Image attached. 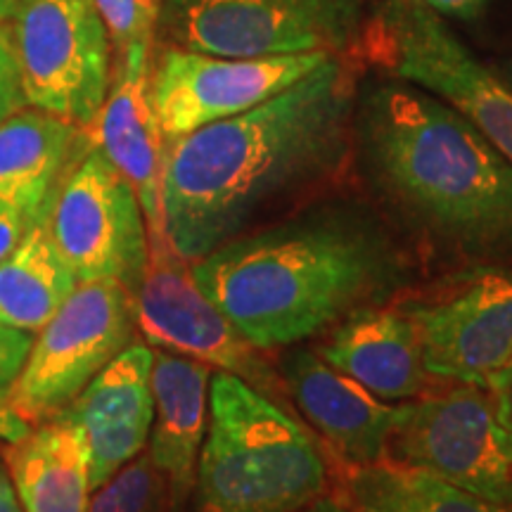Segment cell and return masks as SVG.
<instances>
[{"instance_id":"obj_1","label":"cell","mask_w":512,"mask_h":512,"mask_svg":"<svg viewBox=\"0 0 512 512\" xmlns=\"http://www.w3.org/2000/svg\"><path fill=\"white\" fill-rule=\"evenodd\" d=\"M356 81L332 55L283 93L164 145L166 238L195 264L268 204L330 176L354 138Z\"/></svg>"},{"instance_id":"obj_2","label":"cell","mask_w":512,"mask_h":512,"mask_svg":"<svg viewBox=\"0 0 512 512\" xmlns=\"http://www.w3.org/2000/svg\"><path fill=\"white\" fill-rule=\"evenodd\" d=\"M190 273L261 351L292 347L389 302L406 283L408 261L375 216L330 204L240 233L197 259Z\"/></svg>"},{"instance_id":"obj_3","label":"cell","mask_w":512,"mask_h":512,"mask_svg":"<svg viewBox=\"0 0 512 512\" xmlns=\"http://www.w3.org/2000/svg\"><path fill=\"white\" fill-rule=\"evenodd\" d=\"M354 136L387 202L446 252L512 259V164L463 114L406 81L356 100Z\"/></svg>"},{"instance_id":"obj_4","label":"cell","mask_w":512,"mask_h":512,"mask_svg":"<svg viewBox=\"0 0 512 512\" xmlns=\"http://www.w3.org/2000/svg\"><path fill=\"white\" fill-rule=\"evenodd\" d=\"M200 512H297L325 496L316 441L266 394L219 370L197 458Z\"/></svg>"},{"instance_id":"obj_5","label":"cell","mask_w":512,"mask_h":512,"mask_svg":"<svg viewBox=\"0 0 512 512\" xmlns=\"http://www.w3.org/2000/svg\"><path fill=\"white\" fill-rule=\"evenodd\" d=\"M361 41L392 79L437 95L512 164V86L479 62L441 12L420 0H384Z\"/></svg>"},{"instance_id":"obj_6","label":"cell","mask_w":512,"mask_h":512,"mask_svg":"<svg viewBox=\"0 0 512 512\" xmlns=\"http://www.w3.org/2000/svg\"><path fill=\"white\" fill-rule=\"evenodd\" d=\"M166 41L219 57L342 55L366 29V0H162Z\"/></svg>"},{"instance_id":"obj_7","label":"cell","mask_w":512,"mask_h":512,"mask_svg":"<svg viewBox=\"0 0 512 512\" xmlns=\"http://www.w3.org/2000/svg\"><path fill=\"white\" fill-rule=\"evenodd\" d=\"M48 223L79 283L112 280L133 297L150 261L145 214L133 185L91 136L50 197Z\"/></svg>"},{"instance_id":"obj_8","label":"cell","mask_w":512,"mask_h":512,"mask_svg":"<svg viewBox=\"0 0 512 512\" xmlns=\"http://www.w3.org/2000/svg\"><path fill=\"white\" fill-rule=\"evenodd\" d=\"M10 22L29 107L91 128L114 74L95 0H17Z\"/></svg>"},{"instance_id":"obj_9","label":"cell","mask_w":512,"mask_h":512,"mask_svg":"<svg viewBox=\"0 0 512 512\" xmlns=\"http://www.w3.org/2000/svg\"><path fill=\"white\" fill-rule=\"evenodd\" d=\"M133 297L119 283H79L36 332L5 399L31 427L53 418L83 392L133 337Z\"/></svg>"},{"instance_id":"obj_10","label":"cell","mask_w":512,"mask_h":512,"mask_svg":"<svg viewBox=\"0 0 512 512\" xmlns=\"http://www.w3.org/2000/svg\"><path fill=\"white\" fill-rule=\"evenodd\" d=\"M394 460L422 467L484 501L512 508V430L477 384L401 406Z\"/></svg>"},{"instance_id":"obj_11","label":"cell","mask_w":512,"mask_h":512,"mask_svg":"<svg viewBox=\"0 0 512 512\" xmlns=\"http://www.w3.org/2000/svg\"><path fill=\"white\" fill-rule=\"evenodd\" d=\"M328 57L332 55L219 57L169 46L152 69V105L164 143L259 107Z\"/></svg>"},{"instance_id":"obj_12","label":"cell","mask_w":512,"mask_h":512,"mask_svg":"<svg viewBox=\"0 0 512 512\" xmlns=\"http://www.w3.org/2000/svg\"><path fill=\"white\" fill-rule=\"evenodd\" d=\"M188 266L174 249L150 254L133 292V318L140 332L152 347L240 377L271 399L278 394V377L256 354L259 349L200 290Z\"/></svg>"},{"instance_id":"obj_13","label":"cell","mask_w":512,"mask_h":512,"mask_svg":"<svg viewBox=\"0 0 512 512\" xmlns=\"http://www.w3.org/2000/svg\"><path fill=\"white\" fill-rule=\"evenodd\" d=\"M401 311L418 332L427 375L484 387L512 354V266L479 268Z\"/></svg>"},{"instance_id":"obj_14","label":"cell","mask_w":512,"mask_h":512,"mask_svg":"<svg viewBox=\"0 0 512 512\" xmlns=\"http://www.w3.org/2000/svg\"><path fill=\"white\" fill-rule=\"evenodd\" d=\"M152 48L117 57L112 86L91 128L83 131L105 152L136 190L143 207L150 254L171 249L164 228L162 164L164 136L152 105Z\"/></svg>"},{"instance_id":"obj_15","label":"cell","mask_w":512,"mask_h":512,"mask_svg":"<svg viewBox=\"0 0 512 512\" xmlns=\"http://www.w3.org/2000/svg\"><path fill=\"white\" fill-rule=\"evenodd\" d=\"M152 358L145 344H128L64 408L91 444V486L100 489L140 456L152 432Z\"/></svg>"},{"instance_id":"obj_16","label":"cell","mask_w":512,"mask_h":512,"mask_svg":"<svg viewBox=\"0 0 512 512\" xmlns=\"http://www.w3.org/2000/svg\"><path fill=\"white\" fill-rule=\"evenodd\" d=\"M280 373L299 411L339 458L351 467L384 460L401 406H387L380 396L304 349L290 351Z\"/></svg>"},{"instance_id":"obj_17","label":"cell","mask_w":512,"mask_h":512,"mask_svg":"<svg viewBox=\"0 0 512 512\" xmlns=\"http://www.w3.org/2000/svg\"><path fill=\"white\" fill-rule=\"evenodd\" d=\"M318 356L382 401L415 399L425 389L420 339L403 311L370 306L351 313Z\"/></svg>"},{"instance_id":"obj_18","label":"cell","mask_w":512,"mask_h":512,"mask_svg":"<svg viewBox=\"0 0 512 512\" xmlns=\"http://www.w3.org/2000/svg\"><path fill=\"white\" fill-rule=\"evenodd\" d=\"M150 460L169 484L171 503L183 505L195 486L197 458L207 434L211 370L192 358L157 351L152 358Z\"/></svg>"},{"instance_id":"obj_19","label":"cell","mask_w":512,"mask_h":512,"mask_svg":"<svg viewBox=\"0 0 512 512\" xmlns=\"http://www.w3.org/2000/svg\"><path fill=\"white\" fill-rule=\"evenodd\" d=\"M24 512H86L91 503V444L67 411L38 422L3 451Z\"/></svg>"},{"instance_id":"obj_20","label":"cell","mask_w":512,"mask_h":512,"mask_svg":"<svg viewBox=\"0 0 512 512\" xmlns=\"http://www.w3.org/2000/svg\"><path fill=\"white\" fill-rule=\"evenodd\" d=\"M88 133L55 114L17 112L0 124V209L36 219Z\"/></svg>"},{"instance_id":"obj_21","label":"cell","mask_w":512,"mask_h":512,"mask_svg":"<svg viewBox=\"0 0 512 512\" xmlns=\"http://www.w3.org/2000/svg\"><path fill=\"white\" fill-rule=\"evenodd\" d=\"M76 285L79 278L50 233L46 204L19 245L0 261V323L34 337Z\"/></svg>"},{"instance_id":"obj_22","label":"cell","mask_w":512,"mask_h":512,"mask_svg":"<svg viewBox=\"0 0 512 512\" xmlns=\"http://www.w3.org/2000/svg\"><path fill=\"white\" fill-rule=\"evenodd\" d=\"M344 489L354 512H512L399 460L351 467Z\"/></svg>"},{"instance_id":"obj_23","label":"cell","mask_w":512,"mask_h":512,"mask_svg":"<svg viewBox=\"0 0 512 512\" xmlns=\"http://www.w3.org/2000/svg\"><path fill=\"white\" fill-rule=\"evenodd\" d=\"M93 494L86 512H157L159 472L150 456L133 458Z\"/></svg>"},{"instance_id":"obj_24","label":"cell","mask_w":512,"mask_h":512,"mask_svg":"<svg viewBox=\"0 0 512 512\" xmlns=\"http://www.w3.org/2000/svg\"><path fill=\"white\" fill-rule=\"evenodd\" d=\"M110 31L114 57L133 48H152L162 0H95Z\"/></svg>"},{"instance_id":"obj_25","label":"cell","mask_w":512,"mask_h":512,"mask_svg":"<svg viewBox=\"0 0 512 512\" xmlns=\"http://www.w3.org/2000/svg\"><path fill=\"white\" fill-rule=\"evenodd\" d=\"M27 107L29 102L22 86L15 31H12V22H0V124Z\"/></svg>"},{"instance_id":"obj_26","label":"cell","mask_w":512,"mask_h":512,"mask_svg":"<svg viewBox=\"0 0 512 512\" xmlns=\"http://www.w3.org/2000/svg\"><path fill=\"white\" fill-rule=\"evenodd\" d=\"M34 337L27 332L0 323V396H8L22 370Z\"/></svg>"},{"instance_id":"obj_27","label":"cell","mask_w":512,"mask_h":512,"mask_svg":"<svg viewBox=\"0 0 512 512\" xmlns=\"http://www.w3.org/2000/svg\"><path fill=\"white\" fill-rule=\"evenodd\" d=\"M36 219H29V216L17 214V211L0 209V261L8 256L12 249L19 245V240L27 235L31 223Z\"/></svg>"},{"instance_id":"obj_28","label":"cell","mask_w":512,"mask_h":512,"mask_svg":"<svg viewBox=\"0 0 512 512\" xmlns=\"http://www.w3.org/2000/svg\"><path fill=\"white\" fill-rule=\"evenodd\" d=\"M31 430V425L24 418L12 411V406L5 396H0V441L5 444H12V441L22 439L24 434Z\"/></svg>"},{"instance_id":"obj_29","label":"cell","mask_w":512,"mask_h":512,"mask_svg":"<svg viewBox=\"0 0 512 512\" xmlns=\"http://www.w3.org/2000/svg\"><path fill=\"white\" fill-rule=\"evenodd\" d=\"M489 394H491V399H494L498 418H501L505 425L512 430V382H508L505 387L496 389V392H489Z\"/></svg>"},{"instance_id":"obj_30","label":"cell","mask_w":512,"mask_h":512,"mask_svg":"<svg viewBox=\"0 0 512 512\" xmlns=\"http://www.w3.org/2000/svg\"><path fill=\"white\" fill-rule=\"evenodd\" d=\"M0 512H24L15 494V486H12L8 472L3 470H0Z\"/></svg>"},{"instance_id":"obj_31","label":"cell","mask_w":512,"mask_h":512,"mask_svg":"<svg viewBox=\"0 0 512 512\" xmlns=\"http://www.w3.org/2000/svg\"><path fill=\"white\" fill-rule=\"evenodd\" d=\"M420 3H425L434 12H465L477 8L482 0H420Z\"/></svg>"},{"instance_id":"obj_32","label":"cell","mask_w":512,"mask_h":512,"mask_svg":"<svg viewBox=\"0 0 512 512\" xmlns=\"http://www.w3.org/2000/svg\"><path fill=\"white\" fill-rule=\"evenodd\" d=\"M297 512H354V510H351L347 503L337 501V498H325V496H320L318 501H313L311 505H306V508L297 510Z\"/></svg>"},{"instance_id":"obj_33","label":"cell","mask_w":512,"mask_h":512,"mask_svg":"<svg viewBox=\"0 0 512 512\" xmlns=\"http://www.w3.org/2000/svg\"><path fill=\"white\" fill-rule=\"evenodd\" d=\"M508 382H512V354H510L508 361H505V366L501 370H496V373L491 375L489 380H486L482 389H486V392H496V389L505 387Z\"/></svg>"},{"instance_id":"obj_34","label":"cell","mask_w":512,"mask_h":512,"mask_svg":"<svg viewBox=\"0 0 512 512\" xmlns=\"http://www.w3.org/2000/svg\"><path fill=\"white\" fill-rule=\"evenodd\" d=\"M17 0H0V22H10L15 15Z\"/></svg>"},{"instance_id":"obj_35","label":"cell","mask_w":512,"mask_h":512,"mask_svg":"<svg viewBox=\"0 0 512 512\" xmlns=\"http://www.w3.org/2000/svg\"><path fill=\"white\" fill-rule=\"evenodd\" d=\"M503 79H505V81H508V83H510V86H512V60H510L508 64H505V76H503Z\"/></svg>"}]
</instances>
